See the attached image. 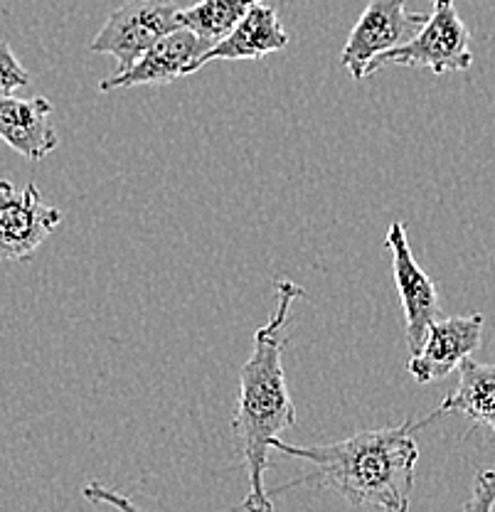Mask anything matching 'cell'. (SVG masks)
<instances>
[{
  "label": "cell",
  "instance_id": "obj_1",
  "mask_svg": "<svg viewBox=\"0 0 495 512\" xmlns=\"http://www.w3.org/2000/svg\"><path fill=\"white\" fill-rule=\"evenodd\" d=\"M436 416L439 414L434 412L422 421L407 419L399 426L360 431L350 439L326 446H294L276 436L271 448L311 463L316 471L281 485L279 490L316 483L318 488L338 493L353 508L407 512L414 490V468L419 461L414 431L424 429Z\"/></svg>",
  "mask_w": 495,
  "mask_h": 512
},
{
  "label": "cell",
  "instance_id": "obj_11",
  "mask_svg": "<svg viewBox=\"0 0 495 512\" xmlns=\"http://www.w3.org/2000/svg\"><path fill=\"white\" fill-rule=\"evenodd\" d=\"M0 141L28 160H42L57 151L60 136L52 126L50 99H15L13 94H0Z\"/></svg>",
  "mask_w": 495,
  "mask_h": 512
},
{
  "label": "cell",
  "instance_id": "obj_12",
  "mask_svg": "<svg viewBox=\"0 0 495 512\" xmlns=\"http://www.w3.org/2000/svg\"><path fill=\"white\" fill-rule=\"evenodd\" d=\"M459 384L439 404L436 414H463L476 426H486L495 436V365L476 362L471 357L459 362Z\"/></svg>",
  "mask_w": 495,
  "mask_h": 512
},
{
  "label": "cell",
  "instance_id": "obj_4",
  "mask_svg": "<svg viewBox=\"0 0 495 512\" xmlns=\"http://www.w3.org/2000/svg\"><path fill=\"white\" fill-rule=\"evenodd\" d=\"M180 8V0H126L111 10L106 23L89 42V50L116 57V72H124L153 42L180 28Z\"/></svg>",
  "mask_w": 495,
  "mask_h": 512
},
{
  "label": "cell",
  "instance_id": "obj_6",
  "mask_svg": "<svg viewBox=\"0 0 495 512\" xmlns=\"http://www.w3.org/2000/svg\"><path fill=\"white\" fill-rule=\"evenodd\" d=\"M62 210L47 205L37 185L15 188L0 178V259L28 261L60 227Z\"/></svg>",
  "mask_w": 495,
  "mask_h": 512
},
{
  "label": "cell",
  "instance_id": "obj_13",
  "mask_svg": "<svg viewBox=\"0 0 495 512\" xmlns=\"http://www.w3.org/2000/svg\"><path fill=\"white\" fill-rule=\"evenodd\" d=\"M254 3L259 0H198L195 5L180 8L178 23L180 28L195 32L207 47H212L230 35Z\"/></svg>",
  "mask_w": 495,
  "mask_h": 512
},
{
  "label": "cell",
  "instance_id": "obj_9",
  "mask_svg": "<svg viewBox=\"0 0 495 512\" xmlns=\"http://www.w3.org/2000/svg\"><path fill=\"white\" fill-rule=\"evenodd\" d=\"M481 313L471 316H441L429 325L422 348L407 362V372L414 382L429 384L449 377L461 360L471 357L481 348L483 338Z\"/></svg>",
  "mask_w": 495,
  "mask_h": 512
},
{
  "label": "cell",
  "instance_id": "obj_5",
  "mask_svg": "<svg viewBox=\"0 0 495 512\" xmlns=\"http://www.w3.org/2000/svg\"><path fill=\"white\" fill-rule=\"evenodd\" d=\"M427 13H409L407 0H370L358 23L350 30L340 52V64L355 82L365 79V67L377 55L404 45L417 35Z\"/></svg>",
  "mask_w": 495,
  "mask_h": 512
},
{
  "label": "cell",
  "instance_id": "obj_2",
  "mask_svg": "<svg viewBox=\"0 0 495 512\" xmlns=\"http://www.w3.org/2000/svg\"><path fill=\"white\" fill-rule=\"evenodd\" d=\"M276 308L266 325L254 333V348L249 360L239 370V397L232 416V431L242 448V461L247 468L249 493L239 510L269 512L274 500L269 498L264 476L269 471L271 441L296 424V407L291 399L286 372L281 365L286 345L291 343L284 335L289 323L291 306L306 296L301 286L281 276L276 281Z\"/></svg>",
  "mask_w": 495,
  "mask_h": 512
},
{
  "label": "cell",
  "instance_id": "obj_14",
  "mask_svg": "<svg viewBox=\"0 0 495 512\" xmlns=\"http://www.w3.org/2000/svg\"><path fill=\"white\" fill-rule=\"evenodd\" d=\"M30 84L28 69L20 64L15 52L10 50V45L5 40H0V94L10 96L20 89H25Z\"/></svg>",
  "mask_w": 495,
  "mask_h": 512
},
{
  "label": "cell",
  "instance_id": "obj_10",
  "mask_svg": "<svg viewBox=\"0 0 495 512\" xmlns=\"http://www.w3.org/2000/svg\"><path fill=\"white\" fill-rule=\"evenodd\" d=\"M289 45V32L281 25L279 13L269 0H259L244 13V18L234 25L230 35L212 45L205 55L195 62V72L215 60H262L266 55L281 52Z\"/></svg>",
  "mask_w": 495,
  "mask_h": 512
},
{
  "label": "cell",
  "instance_id": "obj_3",
  "mask_svg": "<svg viewBox=\"0 0 495 512\" xmlns=\"http://www.w3.org/2000/svg\"><path fill=\"white\" fill-rule=\"evenodd\" d=\"M390 64L429 69L434 74L466 72L473 64L471 32L461 20L454 0H431V13L417 35L404 45L377 55L365 67V77Z\"/></svg>",
  "mask_w": 495,
  "mask_h": 512
},
{
  "label": "cell",
  "instance_id": "obj_7",
  "mask_svg": "<svg viewBox=\"0 0 495 512\" xmlns=\"http://www.w3.org/2000/svg\"><path fill=\"white\" fill-rule=\"evenodd\" d=\"M387 249L392 254V274L399 291L404 311V335H407L409 355H414L424 343L429 325L444 316L434 281L429 279L427 271L417 264L412 247H409L407 229L404 224L395 220L387 229L385 237Z\"/></svg>",
  "mask_w": 495,
  "mask_h": 512
},
{
  "label": "cell",
  "instance_id": "obj_15",
  "mask_svg": "<svg viewBox=\"0 0 495 512\" xmlns=\"http://www.w3.org/2000/svg\"><path fill=\"white\" fill-rule=\"evenodd\" d=\"M495 505V471H478L473 495L463 510H491Z\"/></svg>",
  "mask_w": 495,
  "mask_h": 512
},
{
  "label": "cell",
  "instance_id": "obj_8",
  "mask_svg": "<svg viewBox=\"0 0 495 512\" xmlns=\"http://www.w3.org/2000/svg\"><path fill=\"white\" fill-rule=\"evenodd\" d=\"M207 50L210 47L195 32L178 28L153 42L148 50H143L129 69L101 79L99 92L131 87H161V84H170L175 79L190 77V74H195V62Z\"/></svg>",
  "mask_w": 495,
  "mask_h": 512
}]
</instances>
